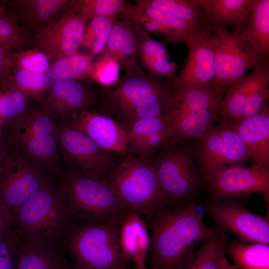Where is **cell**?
Segmentation results:
<instances>
[{"mask_svg":"<svg viewBox=\"0 0 269 269\" xmlns=\"http://www.w3.org/2000/svg\"><path fill=\"white\" fill-rule=\"evenodd\" d=\"M117 15L99 16L87 22L81 46L91 48L90 55L93 60L105 48L113 29Z\"/></svg>","mask_w":269,"mask_h":269,"instance_id":"836d02e7","label":"cell"},{"mask_svg":"<svg viewBox=\"0 0 269 269\" xmlns=\"http://www.w3.org/2000/svg\"><path fill=\"white\" fill-rule=\"evenodd\" d=\"M49 180L40 168L13 151L0 174V202L12 214Z\"/></svg>","mask_w":269,"mask_h":269,"instance_id":"9a60e30c","label":"cell"},{"mask_svg":"<svg viewBox=\"0 0 269 269\" xmlns=\"http://www.w3.org/2000/svg\"><path fill=\"white\" fill-rule=\"evenodd\" d=\"M224 253L237 269H269V244L245 243L229 238Z\"/></svg>","mask_w":269,"mask_h":269,"instance_id":"4dcf8cb0","label":"cell"},{"mask_svg":"<svg viewBox=\"0 0 269 269\" xmlns=\"http://www.w3.org/2000/svg\"><path fill=\"white\" fill-rule=\"evenodd\" d=\"M228 123L242 139L256 164L269 167V103L252 116Z\"/></svg>","mask_w":269,"mask_h":269,"instance_id":"44dd1931","label":"cell"},{"mask_svg":"<svg viewBox=\"0 0 269 269\" xmlns=\"http://www.w3.org/2000/svg\"><path fill=\"white\" fill-rule=\"evenodd\" d=\"M218 269H237V268L233 264L229 262L225 256L220 261Z\"/></svg>","mask_w":269,"mask_h":269,"instance_id":"bcb514c9","label":"cell"},{"mask_svg":"<svg viewBox=\"0 0 269 269\" xmlns=\"http://www.w3.org/2000/svg\"><path fill=\"white\" fill-rule=\"evenodd\" d=\"M71 269H82V268L78 267L76 265H74V266H72Z\"/></svg>","mask_w":269,"mask_h":269,"instance_id":"f907efd6","label":"cell"},{"mask_svg":"<svg viewBox=\"0 0 269 269\" xmlns=\"http://www.w3.org/2000/svg\"><path fill=\"white\" fill-rule=\"evenodd\" d=\"M14 65L11 51L0 46V84L5 86L10 82Z\"/></svg>","mask_w":269,"mask_h":269,"instance_id":"ee69618b","label":"cell"},{"mask_svg":"<svg viewBox=\"0 0 269 269\" xmlns=\"http://www.w3.org/2000/svg\"><path fill=\"white\" fill-rule=\"evenodd\" d=\"M67 124L85 133L107 151L122 152L129 146V129L107 116L86 111Z\"/></svg>","mask_w":269,"mask_h":269,"instance_id":"ffe728a7","label":"cell"},{"mask_svg":"<svg viewBox=\"0 0 269 269\" xmlns=\"http://www.w3.org/2000/svg\"><path fill=\"white\" fill-rule=\"evenodd\" d=\"M119 222L72 223L61 245L82 269H128L120 243Z\"/></svg>","mask_w":269,"mask_h":269,"instance_id":"277c9868","label":"cell"},{"mask_svg":"<svg viewBox=\"0 0 269 269\" xmlns=\"http://www.w3.org/2000/svg\"><path fill=\"white\" fill-rule=\"evenodd\" d=\"M210 32L201 31L186 42L187 55L180 73L171 82L174 91L184 92L213 85L215 60L209 40Z\"/></svg>","mask_w":269,"mask_h":269,"instance_id":"ac0fdd59","label":"cell"},{"mask_svg":"<svg viewBox=\"0 0 269 269\" xmlns=\"http://www.w3.org/2000/svg\"><path fill=\"white\" fill-rule=\"evenodd\" d=\"M192 146L198 169L206 183L220 171L244 166L252 159L242 139L223 119L219 120L218 124Z\"/></svg>","mask_w":269,"mask_h":269,"instance_id":"9c48e42d","label":"cell"},{"mask_svg":"<svg viewBox=\"0 0 269 269\" xmlns=\"http://www.w3.org/2000/svg\"><path fill=\"white\" fill-rule=\"evenodd\" d=\"M136 5L139 7L147 16L176 33L183 39L184 44L194 35L201 31H205L198 29L185 20L165 11L150 7Z\"/></svg>","mask_w":269,"mask_h":269,"instance_id":"ab89813d","label":"cell"},{"mask_svg":"<svg viewBox=\"0 0 269 269\" xmlns=\"http://www.w3.org/2000/svg\"><path fill=\"white\" fill-rule=\"evenodd\" d=\"M11 58L14 67L35 72L45 73L51 65L50 58L36 47L11 52Z\"/></svg>","mask_w":269,"mask_h":269,"instance_id":"60d3db41","label":"cell"},{"mask_svg":"<svg viewBox=\"0 0 269 269\" xmlns=\"http://www.w3.org/2000/svg\"><path fill=\"white\" fill-rule=\"evenodd\" d=\"M18 18L35 34L72 7L75 0H19L15 1Z\"/></svg>","mask_w":269,"mask_h":269,"instance_id":"83f0119b","label":"cell"},{"mask_svg":"<svg viewBox=\"0 0 269 269\" xmlns=\"http://www.w3.org/2000/svg\"><path fill=\"white\" fill-rule=\"evenodd\" d=\"M120 68L117 61L109 54L102 52L93 61L90 78L105 86H113L120 79Z\"/></svg>","mask_w":269,"mask_h":269,"instance_id":"b9f144b4","label":"cell"},{"mask_svg":"<svg viewBox=\"0 0 269 269\" xmlns=\"http://www.w3.org/2000/svg\"><path fill=\"white\" fill-rule=\"evenodd\" d=\"M72 221L97 223L119 220L127 209L107 181L101 177L68 172L60 177L59 187Z\"/></svg>","mask_w":269,"mask_h":269,"instance_id":"52a82bcc","label":"cell"},{"mask_svg":"<svg viewBox=\"0 0 269 269\" xmlns=\"http://www.w3.org/2000/svg\"><path fill=\"white\" fill-rule=\"evenodd\" d=\"M11 81L13 82L11 85L38 101L44 97L49 87V79L45 73L32 72L15 66Z\"/></svg>","mask_w":269,"mask_h":269,"instance_id":"d590c367","label":"cell"},{"mask_svg":"<svg viewBox=\"0 0 269 269\" xmlns=\"http://www.w3.org/2000/svg\"><path fill=\"white\" fill-rule=\"evenodd\" d=\"M7 154V153H6L3 150L0 148V174L1 172L4 160L6 157Z\"/></svg>","mask_w":269,"mask_h":269,"instance_id":"7dc6e473","label":"cell"},{"mask_svg":"<svg viewBox=\"0 0 269 269\" xmlns=\"http://www.w3.org/2000/svg\"><path fill=\"white\" fill-rule=\"evenodd\" d=\"M132 122L128 148L138 156L146 157L160 146L172 143L169 123L163 114Z\"/></svg>","mask_w":269,"mask_h":269,"instance_id":"7402d4cb","label":"cell"},{"mask_svg":"<svg viewBox=\"0 0 269 269\" xmlns=\"http://www.w3.org/2000/svg\"><path fill=\"white\" fill-rule=\"evenodd\" d=\"M21 238L12 227L0 237V269H16Z\"/></svg>","mask_w":269,"mask_h":269,"instance_id":"7bdbcfd3","label":"cell"},{"mask_svg":"<svg viewBox=\"0 0 269 269\" xmlns=\"http://www.w3.org/2000/svg\"><path fill=\"white\" fill-rule=\"evenodd\" d=\"M162 154L155 163L158 179L169 201L183 204L191 200L203 181L191 144Z\"/></svg>","mask_w":269,"mask_h":269,"instance_id":"8fae6325","label":"cell"},{"mask_svg":"<svg viewBox=\"0 0 269 269\" xmlns=\"http://www.w3.org/2000/svg\"><path fill=\"white\" fill-rule=\"evenodd\" d=\"M29 42L26 29L11 16L0 13V46L9 50L24 49Z\"/></svg>","mask_w":269,"mask_h":269,"instance_id":"74e56055","label":"cell"},{"mask_svg":"<svg viewBox=\"0 0 269 269\" xmlns=\"http://www.w3.org/2000/svg\"><path fill=\"white\" fill-rule=\"evenodd\" d=\"M8 122L7 139L14 151L43 170H57V123L45 109L28 107Z\"/></svg>","mask_w":269,"mask_h":269,"instance_id":"8992f818","label":"cell"},{"mask_svg":"<svg viewBox=\"0 0 269 269\" xmlns=\"http://www.w3.org/2000/svg\"><path fill=\"white\" fill-rule=\"evenodd\" d=\"M3 124H4V122L3 120L0 117V135L1 134V128Z\"/></svg>","mask_w":269,"mask_h":269,"instance_id":"681fc988","label":"cell"},{"mask_svg":"<svg viewBox=\"0 0 269 269\" xmlns=\"http://www.w3.org/2000/svg\"><path fill=\"white\" fill-rule=\"evenodd\" d=\"M138 51V39L133 24L117 15L111 35L102 52L113 57L120 70L127 74L142 69Z\"/></svg>","mask_w":269,"mask_h":269,"instance_id":"603a6c76","label":"cell"},{"mask_svg":"<svg viewBox=\"0 0 269 269\" xmlns=\"http://www.w3.org/2000/svg\"><path fill=\"white\" fill-rule=\"evenodd\" d=\"M7 1H6V0H0V5L5 3L6 2H7Z\"/></svg>","mask_w":269,"mask_h":269,"instance_id":"816d5d0a","label":"cell"},{"mask_svg":"<svg viewBox=\"0 0 269 269\" xmlns=\"http://www.w3.org/2000/svg\"><path fill=\"white\" fill-rule=\"evenodd\" d=\"M53 70L58 80L80 81L91 77L93 59L80 53L54 59Z\"/></svg>","mask_w":269,"mask_h":269,"instance_id":"e575fe53","label":"cell"},{"mask_svg":"<svg viewBox=\"0 0 269 269\" xmlns=\"http://www.w3.org/2000/svg\"><path fill=\"white\" fill-rule=\"evenodd\" d=\"M240 33L265 61L269 62V0H254L248 21Z\"/></svg>","mask_w":269,"mask_h":269,"instance_id":"f546056e","label":"cell"},{"mask_svg":"<svg viewBox=\"0 0 269 269\" xmlns=\"http://www.w3.org/2000/svg\"><path fill=\"white\" fill-rule=\"evenodd\" d=\"M134 269H150L146 266L145 263L136 265Z\"/></svg>","mask_w":269,"mask_h":269,"instance_id":"c3c4849f","label":"cell"},{"mask_svg":"<svg viewBox=\"0 0 269 269\" xmlns=\"http://www.w3.org/2000/svg\"><path fill=\"white\" fill-rule=\"evenodd\" d=\"M87 21L72 7L35 34L37 49L54 59L79 53Z\"/></svg>","mask_w":269,"mask_h":269,"instance_id":"e0dca14e","label":"cell"},{"mask_svg":"<svg viewBox=\"0 0 269 269\" xmlns=\"http://www.w3.org/2000/svg\"><path fill=\"white\" fill-rule=\"evenodd\" d=\"M209 200L235 199L253 193L261 194L269 202V167L256 164L250 167L236 166L224 169L207 182Z\"/></svg>","mask_w":269,"mask_h":269,"instance_id":"2e32d148","label":"cell"},{"mask_svg":"<svg viewBox=\"0 0 269 269\" xmlns=\"http://www.w3.org/2000/svg\"><path fill=\"white\" fill-rule=\"evenodd\" d=\"M225 95L210 85L170 93L162 114L167 119L172 143L191 144L219 121L218 109Z\"/></svg>","mask_w":269,"mask_h":269,"instance_id":"3957f363","label":"cell"},{"mask_svg":"<svg viewBox=\"0 0 269 269\" xmlns=\"http://www.w3.org/2000/svg\"><path fill=\"white\" fill-rule=\"evenodd\" d=\"M135 4L165 11L199 29L211 32L204 13L196 0H137Z\"/></svg>","mask_w":269,"mask_h":269,"instance_id":"1f68e13d","label":"cell"},{"mask_svg":"<svg viewBox=\"0 0 269 269\" xmlns=\"http://www.w3.org/2000/svg\"><path fill=\"white\" fill-rule=\"evenodd\" d=\"M58 140L62 159L70 169L69 172L101 177L109 167L110 152L99 146L82 132L59 123Z\"/></svg>","mask_w":269,"mask_h":269,"instance_id":"5bb4252c","label":"cell"},{"mask_svg":"<svg viewBox=\"0 0 269 269\" xmlns=\"http://www.w3.org/2000/svg\"><path fill=\"white\" fill-rule=\"evenodd\" d=\"M209 34L214 54V87L225 95L231 86L251 69L265 63L263 57L242 37L240 32L217 28Z\"/></svg>","mask_w":269,"mask_h":269,"instance_id":"30bf717a","label":"cell"},{"mask_svg":"<svg viewBox=\"0 0 269 269\" xmlns=\"http://www.w3.org/2000/svg\"><path fill=\"white\" fill-rule=\"evenodd\" d=\"M120 223V243L125 258L135 265L145 263L150 245L145 222L141 216L130 211Z\"/></svg>","mask_w":269,"mask_h":269,"instance_id":"484cf974","label":"cell"},{"mask_svg":"<svg viewBox=\"0 0 269 269\" xmlns=\"http://www.w3.org/2000/svg\"><path fill=\"white\" fill-rule=\"evenodd\" d=\"M21 238L16 269H71L58 246L50 243Z\"/></svg>","mask_w":269,"mask_h":269,"instance_id":"4316f807","label":"cell"},{"mask_svg":"<svg viewBox=\"0 0 269 269\" xmlns=\"http://www.w3.org/2000/svg\"><path fill=\"white\" fill-rule=\"evenodd\" d=\"M126 4L124 0H75L72 8L88 22L99 16L117 15Z\"/></svg>","mask_w":269,"mask_h":269,"instance_id":"8d00e7d4","label":"cell"},{"mask_svg":"<svg viewBox=\"0 0 269 269\" xmlns=\"http://www.w3.org/2000/svg\"><path fill=\"white\" fill-rule=\"evenodd\" d=\"M171 82L142 69L125 74L106 92L112 107L132 121L161 115L172 90Z\"/></svg>","mask_w":269,"mask_h":269,"instance_id":"ba28073f","label":"cell"},{"mask_svg":"<svg viewBox=\"0 0 269 269\" xmlns=\"http://www.w3.org/2000/svg\"><path fill=\"white\" fill-rule=\"evenodd\" d=\"M12 215L8 208L0 202V237L12 227Z\"/></svg>","mask_w":269,"mask_h":269,"instance_id":"f6af8a7d","label":"cell"},{"mask_svg":"<svg viewBox=\"0 0 269 269\" xmlns=\"http://www.w3.org/2000/svg\"><path fill=\"white\" fill-rule=\"evenodd\" d=\"M12 219L20 237L57 246L72 223L63 195L49 180L12 214Z\"/></svg>","mask_w":269,"mask_h":269,"instance_id":"7a4b0ae2","label":"cell"},{"mask_svg":"<svg viewBox=\"0 0 269 269\" xmlns=\"http://www.w3.org/2000/svg\"><path fill=\"white\" fill-rule=\"evenodd\" d=\"M230 235L229 231L219 227L215 233L185 255L172 269H218L220 260L225 256L224 246Z\"/></svg>","mask_w":269,"mask_h":269,"instance_id":"f1b7e54d","label":"cell"},{"mask_svg":"<svg viewBox=\"0 0 269 269\" xmlns=\"http://www.w3.org/2000/svg\"><path fill=\"white\" fill-rule=\"evenodd\" d=\"M107 182L126 208L140 216L151 217L170 202L161 187L155 163L146 157L127 158Z\"/></svg>","mask_w":269,"mask_h":269,"instance_id":"5b68a950","label":"cell"},{"mask_svg":"<svg viewBox=\"0 0 269 269\" xmlns=\"http://www.w3.org/2000/svg\"><path fill=\"white\" fill-rule=\"evenodd\" d=\"M30 97L13 85L0 93V117L4 123L13 119L28 108Z\"/></svg>","mask_w":269,"mask_h":269,"instance_id":"f35d334b","label":"cell"},{"mask_svg":"<svg viewBox=\"0 0 269 269\" xmlns=\"http://www.w3.org/2000/svg\"><path fill=\"white\" fill-rule=\"evenodd\" d=\"M118 16L138 25L149 35L153 34L164 38L167 42L173 44L177 43L184 44L183 39L176 33L147 16L135 4H126Z\"/></svg>","mask_w":269,"mask_h":269,"instance_id":"d6a6232c","label":"cell"},{"mask_svg":"<svg viewBox=\"0 0 269 269\" xmlns=\"http://www.w3.org/2000/svg\"><path fill=\"white\" fill-rule=\"evenodd\" d=\"M204 213L202 206L192 200L172 210L163 209L151 217L147 255L150 269H172L219 229L204 221Z\"/></svg>","mask_w":269,"mask_h":269,"instance_id":"6da1fadb","label":"cell"},{"mask_svg":"<svg viewBox=\"0 0 269 269\" xmlns=\"http://www.w3.org/2000/svg\"><path fill=\"white\" fill-rule=\"evenodd\" d=\"M202 207L216 227L227 230L238 241L269 244V215L255 214L235 199L209 200Z\"/></svg>","mask_w":269,"mask_h":269,"instance_id":"4fadbf2b","label":"cell"},{"mask_svg":"<svg viewBox=\"0 0 269 269\" xmlns=\"http://www.w3.org/2000/svg\"><path fill=\"white\" fill-rule=\"evenodd\" d=\"M211 31L233 25L240 32L247 24L254 0H196Z\"/></svg>","mask_w":269,"mask_h":269,"instance_id":"cb8c5ba5","label":"cell"},{"mask_svg":"<svg viewBox=\"0 0 269 269\" xmlns=\"http://www.w3.org/2000/svg\"><path fill=\"white\" fill-rule=\"evenodd\" d=\"M269 63L255 69L230 87L218 109L219 120L239 121L260 112L269 103Z\"/></svg>","mask_w":269,"mask_h":269,"instance_id":"7c38bea8","label":"cell"},{"mask_svg":"<svg viewBox=\"0 0 269 269\" xmlns=\"http://www.w3.org/2000/svg\"><path fill=\"white\" fill-rule=\"evenodd\" d=\"M44 97L43 108L53 119L67 124L87 111L95 94L80 81L58 80L49 86Z\"/></svg>","mask_w":269,"mask_h":269,"instance_id":"d6986e66","label":"cell"},{"mask_svg":"<svg viewBox=\"0 0 269 269\" xmlns=\"http://www.w3.org/2000/svg\"><path fill=\"white\" fill-rule=\"evenodd\" d=\"M132 23L138 39V60L141 68L155 76L174 80L177 76L178 66L169 60L165 46L151 38L138 25Z\"/></svg>","mask_w":269,"mask_h":269,"instance_id":"d4e9b609","label":"cell"}]
</instances>
